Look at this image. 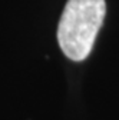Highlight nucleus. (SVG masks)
<instances>
[{"label":"nucleus","mask_w":119,"mask_h":120,"mask_svg":"<svg viewBox=\"0 0 119 120\" xmlns=\"http://www.w3.org/2000/svg\"><path fill=\"white\" fill-rule=\"evenodd\" d=\"M105 14V0H67L57 26V41L66 57L82 62L91 54Z\"/></svg>","instance_id":"nucleus-1"}]
</instances>
